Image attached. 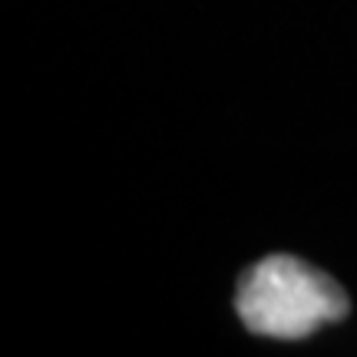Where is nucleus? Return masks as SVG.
Wrapping results in <instances>:
<instances>
[{
  "label": "nucleus",
  "instance_id": "nucleus-1",
  "mask_svg": "<svg viewBox=\"0 0 357 357\" xmlns=\"http://www.w3.org/2000/svg\"><path fill=\"white\" fill-rule=\"evenodd\" d=\"M235 311L258 337L301 341L324 324L344 321L351 301L321 268L291 255H268L242 271Z\"/></svg>",
  "mask_w": 357,
  "mask_h": 357
}]
</instances>
